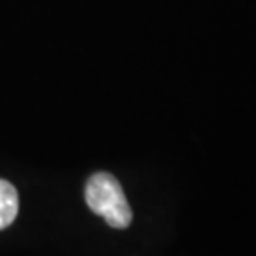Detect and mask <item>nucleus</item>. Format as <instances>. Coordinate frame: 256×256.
Returning <instances> with one entry per match:
<instances>
[{"label":"nucleus","mask_w":256,"mask_h":256,"mask_svg":"<svg viewBox=\"0 0 256 256\" xmlns=\"http://www.w3.org/2000/svg\"><path fill=\"white\" fill-rule=\"evenodd\" d=\"M86 203L92 212L104 218V222L114 230L129 228L133 220V210L129 207L118 178L110 173H95L86 182Z\"/></svg>","instance_id":"1"},{"label":"nucleus","mask_w":256,"mask_h":256,"mask_svg":"<svg viewBox=\"0 0 256 256\" xmlns=\"http://www.w3.org/2000/svg\"><path fill=\"white\" fill-rule=\"evenodd\" d=\"M19 212V196L16 186L0 178V230H6L14 224Z\"/></svg>","instance_id":"2"}]
</instances>
